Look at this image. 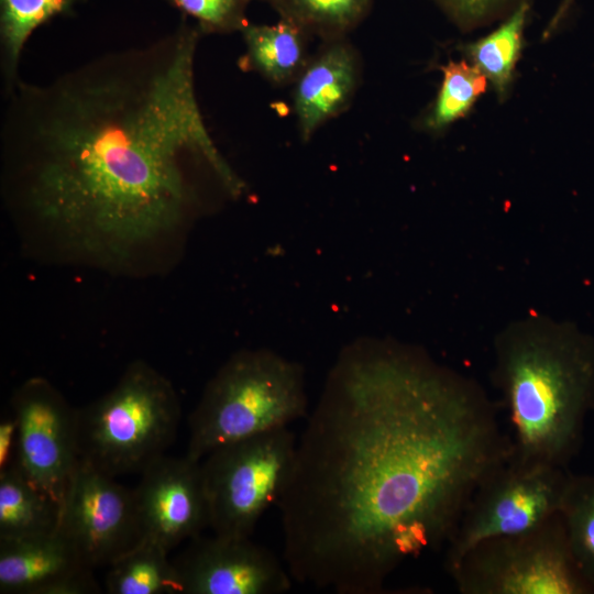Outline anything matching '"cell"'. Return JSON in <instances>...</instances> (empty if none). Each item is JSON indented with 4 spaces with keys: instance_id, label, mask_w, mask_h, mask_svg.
Returning a JSON list of instances; mask_svg holds the SVG:
<instances>
[{
    "instance_id": "cell-1",
    "label": "cell",
    "mask_w": 594,
    "mask_h": 594,
    "mask_svg": "<svg viewBox=\"0 0 594 594\" xmlns=\"http://www.w3.org/2000/svg\"><path fill=\"white\" fill-rule=\"evenodd\" d=\"M514 453L474 380L425 350H342L296 443L276 505L294 581L384 593L406 561L446 547L479 485Z\"/></svg>"
},
{
    "instance_id": "cell-2",
    "label": "cell",
    "mask_w": 594,
    "mask_h": 594,
    "mask_svg": "<svg viewBox=\"0 0 594 594\" xmlns=\"http://www.w3.org/2000/svg\"><path fill=\"white\" fill-rule=\"evenodd\" d=\"M204 35L172 32L105 53L4 95L0 145L8 198L69 248L120 263L170 233L200 204V175L233 197L244 184L213 141L196 94Z\"/></svg>"
},
{
    "instance_id": "cell-3",
    "label": "cell",
    "mask_w": 594,
    "mask_h": 594,
    "mask_svg": "<svg viewBox=\"0 0 594 594\" xmlns=\"http://www.w3.org/2000/svg\"><path fill=\"white\" fill-rule=\"evenodd\" d=\"M493 381L513 426L514 457L565 468L594 409V339L572 322L527 315L495 337Z\"/></svg>"
},
{
    "instance_id": "cell-4",
    "label": "cell",
    "mask_w": 594,
    "mask_h": 594,
    "mask_svg": "<svg viewBox=\"0 0 594 594\" xmlns=\"http://www.w3.org/2000/svg\"><path fill=\"white\" fill-rule=\"evenodd\" d=\"M300 364L266 349L233 354L207 384L188 418L186 455L201 461L219 447L308 414Z\"/></svg>"
},
{
    "instance_id": "cell-5",
    "label": "cell",
    "mask_w": 594,
    "mask_h": 594,
    "mask_svg": "<svg viewBox=\"0 0 594 594\" xmlns=\"http://www.w3.org/2000/svg\"><path fill=\"white\" fill-rule=\"evenodd\" d=\"M180 417L170 382L136 361L109 393L76 410L79 460L111 477L141 473L174 442Z\"/></svg>"
},
{
    "instance_id": "cell-6",
    "label": "cell",
    "mask_w": 594,
    "mask_h": 594,
    "mask_svg": "<svg viewBox=\"0 0 594 594\" xmlns=\"http://www.w3.org/2000/svg\"><path fill=\"white\" fill-rule=\"evenodd\" d=\"M448 573L461 594H594L560 513L532 529L476 543Z\"/></svg>"
},
{
    "instance_id": "cell-7",
    "label": "cell",
    "mask_w": 594,
    "mask_h": 594,
    "mask_svg": "<svg viewBox=\"0 0 594 594\" xmlns=\"http://www.w3.org/2000/svg\"><path fill=\"white\" fill-rule=\"evenodd\" d=\"M296 443L282 427L219 447L200 461L213 534L252 536L288 482Z\"/></svg>"
},
{
    "instance_id": "cell-8",
    "label": "cell",
    "mask_w": 594,
    "mask_h": 594,
    "mask_svg": "<svg viewBox=\"0 0 594 594\" xmlns=\"http://www.w3.org/2000/svg\"><path fill=\"white\" fill-rule=\"evenodd\" d=\"M570 474L565 468L513 455L476 488L446 546L449 572L476 543L532 529L560 513Z\"/></svg>"
},
{
    "instance_id": "cell-9",
    "label": "cell",
    "mask_w": 594,
    "mask_h": 594,
    "mask_svg": "<svg viewBox=\"0 0 594 594\" xmlns=\"http://www.w3.org/2000/svg\"><path fill=\"white\" fill-rule=\"evenodd\" d=\"M18 420L15 466L61 507L79 464L76 410L45 380L25 382L12 397Z\"/></svg>"
},
{
    "instance_id": "cell-10",
    "label": "cell",
    "mask_w": 594,
    "mask_h": 594,
    "mask_svg": "<svg viewBox=\"0 0 594 594\" xmlns=\"http://www.w3.org/2000/svg\"><path fill=\"white\" fill-rule=\"evenodd\" d=\"M58 529L87 565H110L142 540L133 490L79 460Z\"/></svg>"
},
{
    "instance_id": "cell-11",
    "label": "cell",
    "mask_w": 594,
    "mask_h": 594,
    "mask_svg": "<svg viewBox=\"0 0 594 594\" xmlns=\"http://www.w3.org/2000/svg\"><path fill=\"white\" fill-rule=\"evenodd\" d=\"M173 562L183 594H282L294 581L286 564L251 537L199 535Z\"/></svg>"
},
{
    "instance_id": "cell-12",
    "label": "cell",
    "mask_w": 594,
    "mask_h": 594,
    "mask_svg": "<svg viewBox=\"0 0 594 594\" xmlns=\"http://www.w3.org/2000/svg\"><path fill=\"white\" fill-rule=\"evenodd\" d=\"M133 490L142 540L168 552L209 527L200 461L165 454L148 464Z\"/></svg>"
},
{
    "instance_id": "cell-13",
    "label": "cell",
    "mask_w": 594,
    "mask_h": 594,
    "mask_svg": "<svg viewBox=\"0 0 594 594\" xmlns=\"http://www.w3.org/2000/svg\"><path fill=\"white\" fill-rule=\"evenodd\" d=\"M92 570L58 528L36 537L0 539L1 593H99Z\"/></svg>"
},
{
    "instance_id": "cell-14",
    "label": "cell",
    "mask_w": 594,
    "mask_h": 594,
    "mask_svg": "<svg viewBox=\"0 0 594 594\" xmlns=\"http://www.w3.org/2000/svg\"><path fill=\"white\" fill-rule=\"evenodd\" d=\"M359 79V57L345 37L326 41L323 48L309 58L294 89V110L304 141L349 107Z\"/></svg>"
},
{
    "instance_id": "cell-15",
    "label": "cell",
    "mask_w": 594,
    "mask_h": 594,
    "mask_svg": "<svg viewBox=\"0 0 594 594\" xmlns=\"http://www.w3.org/2000/svg\"><path fill=\"white\" fill-rule=\"evenodd\" d=\"M241 34L245 46L241 68L256 72L271 84L295 81L309 61V34L285 18L270 25L249 22Z\"/></svg>"
},
{
    "instance_id": "cell-16",
    "label": "cell",
    "mask_w": 594,
    "mask_h": 594,
    "mask_svg": "<svg viewBox=\"0 0 594 594\" xmlns=\"http://www.w3.org/2000/svg\"><path fill=\"white\" fill-rule=\"evenodd\" d=\"M62 507L14 463L0 473V539H23L57 530Z\"/></svg>"
},
{
    "instance_id": "cell-17",
    "label": "cell",
    "mask_w": 594,
    "mask_h": 594,
    "mask_svg": "<svg viewBox=\"0 0 594 594\" xmlns=\"http://www.w3.org/2000/svg\"><path fill=\"white\" fill-rule=\"evenodd\" d=\"M78 1L0 0V73L3 94L21 79V57L34 31L57 16L73 14Z\"/></svg>"
},
{
    "instance_id": "cell-18",
    "label": "cell",
    "mask_w": 594,
    "mask_h": 594,
    "mask_svg": "<svg viewBox=\"0 0 594 594\" xmlns=\"http://www.w3.org/2000/svg\"><path fill=\"white\" fill-rule=\"evenodd\" d=\"M106 590L110 594H183L168 551L148 540H141L109 565Z\"/></svg>"
},
{
    "instance_id": "cell-19",
    "label": "cell",
    "mask_w": 594,
    "mask_h": 594,
    "mask_svg": "<svg viewBox=\"0 0 594 594\" xmlns=\"http://www.w3.org/2000/svg\"><path fill=\"white\" fill-rule=\"evenodd\" d=\"M529 8L528 2L520 4L493 32L463 46L470 63L492 84L499 99L513 84Z\"/></svg>"
},
{
    "instance_id": "cell-20",
    "label": "cell",
    "mask_w": 594,
    "mask_h": 594,
    "mask_svg": "<svg viewBox=\"0 0 594 594\" xmlns=\"http://www.w3.org/2000/svg\"><path fill=\"white\" fill-rule=\"evenodd\" d=\"M441 70L437 98L421 122L430 132L442 131L465 117L487 88L486 77L464 59L450 61Z\"/></svg>"
},
{
    "instance_id": "cell-21",
    "label": "cell",
    "mask_w": 594,
    "mask_h": 594,
    "mask_svg": "<svg viewBox=\"0 0 594 594\" xmlns=\"http://www.w3.org/2000/svg\"><path fill=\"white\" fill-rule=\"evenodd\" d=\"M372 0H282L276 10L306 33L326 41L345 37L366 16Z\"/></svg>"
},
{
    "instance_id": "cell-22",
    "label": "cell",
    "mask_w": 594,
    "mask_h": 594,
    "mask_svg": "<svg viewBox=\"0 0 594 594\" xmlns=\"http://www.w3.org/2000/svg\"><path fill=\"white\" fill-rule=\"evenodd\" d=\"M560 514L573 557L594 588V475L570 474Z\"/></svg>"
},
{
    "instance_id": "cell-23",
    "label": "cell",
    "mask_w": 594,
    "mask_h": 594,
    "mask_svg": "<svg viewBox=\"0 0 594 594\" xmlns=\"http://www.w3.org/2000/svg\"><path fill=\"white\" fill-rule=\"evenodd\" d=\"M207 33L241 32L251 0H165Z\"/></svg>"
},
{
    "instance_id": "cell-24",
    "label": "cell",
    "mask_w": 594,
    "mask_h": 594,
    "mask_svg": "<svg viewBox=\"0 0 594 594\" xmlns=\"http://www.w3.org/2000/svg\"><path fill=\"white\" fill-rule=\"evenodd\" d=\"M462 30L504 20L529 0H432Z\"/></svg>"
},
{
    "instance_id": "cell-25",
    "label": "cell",
    "mask_w": 594,
    "mask_h": 594,
    "mask_svg": "<svg viewBox=\"0 0 594 594\" xmlns=\"http://www.w3.org/2000/svg\"><path fill=\"white\" fill-rule=\"evenodd\" d=\"M18 444V420L12 418L0 422V473L14 462Z\"/></svg>"
},
{
    "instance_id": "cell-26",
    "label": "cell",
    "mask_w": 594,
    "mask_h": 594,
    "mask_svg": "<svg viewBox=\"0 0 594 594\" xmlns=\"http://www.w3.org/2000/svg\"><path fill=\"white\" fill-rule=\"evenodd\" d=\"M573 0H563L562 4L560 6L559 10L557 11L554 18L551 20L546 33H551L553 29L560 23V21L563 19L565 13L568 12L571 3Z\"/></svg>"
},
{
    "instance_id": "cell-27",
    "label": "cell",
    "mask_w": 594,
    "mask_h": 594,
    "mask_svg": "<svg viewBox=\"0 0 594 594\" xmlns=\"http://www.w3.org/2000/svg\"><path fill=\"white\" fill-rule=\"evenodd\" d=\"M265 2H267L268 4H271L275 10L278 9V7L280 6L282 3V0H263Z\"/></svg>"
}]
</instances>
